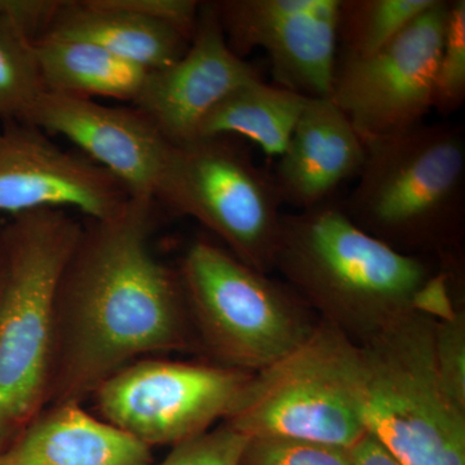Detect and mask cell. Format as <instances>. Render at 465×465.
Returning a JSON list of instances; mask_svg holds the SVG:
<instances>
[{
	"label": "cell",
	"mask_w": 465,
	"mask_h": 465,
	"mask_svg": "<svg viewBox=\"0 0 465 465\" xmlns=\"http://www.w3.org/2000/svg\"><path fill=\"white\" fill-rule=\"evenodd\" d=\"M258 79L259 70L229 48L213 2H202L188 51L173 65L149 72L133 105L168 143L183 145L197 139L220 101Z\"/></svg>",
	"instance_id": "14"
},
{
	"label": "cell",
	"mask_w": 465,
	"mask_h": 465,
	"mask_svg": "<svg viewBox=\"0 0 465 465\" xmlns=\"http://www.w3.org/2000/svg\"><path fill=\"white\" fill-rule=\"evenodd\" d=\"M130 192L105 168L66 152L26 122L0 124V213L75 210L88 220L121 213Z\"/></svg>",
	"instance_id": "12"
},
{
	"label": "cell",
	"mask_w": 465,
	"mask_h": 465,
	"mask_svg": "<svg viewBox=\"0 0 465 465\" xmlns=\"http://www.w3.org/2000/svg\"><path fill=\"white\" fill-rule=\"evenodd\" d=\"M45 92L34 43L0 15V124L23 122Z\"/></svg>",
	"instance_id": "21"
},
{
	"label": "cell",
	"mask_w": 465,
	"mask_h": 465,
	"mask_svg": "<svg viewBox=\"0 0 465 465\" xmlns=\"http://www.w3.org/2000/svg\"><path fill=\"white\" fill-rule=\"evenodd\" d=\"M251 372L219 363L142 358L92 394L100 419L143 445L176 446L231 414Z\"/></svg>",
	"instance_id": "9"
},
{
	"label": "cell",
	"mask_w": 465,
	"mask_h": 465,
	"mask_svg": "<svg viewBox=\"0 0 465 465\" xmlns=\"http://www.w3.org/2000/svg\"><path fill=\"white\" fill-rule=\"evenodd\" d=\"M157 204L197 220L251 268L265 274L273 271L282 201L273 176L234 137L173 145Z\"/></svg>",
	"instance_id": "8"
},
{
	"label": "cell",
	"mask_w": 465,
	"mask_h": 465,
	"mask_svg": "<svg viewBox=\"0 0 465 465\" xmlns=\"http://www.w3.org/2000/svg\"><path fill=\"white\" fill-rule=\"evenodd\" d=\"M157 206L131 198L115 216L84 224L58 281L48 406L84 403L146 356L200 348L179 272L150 249Z\"/></svg>",
	"instance_id": "1"
},
{
	"label": "cell",
	"mask_w": 465,
	"mask_h": 465,
	"mask_svg": "<svg viewBox=\"0 0 465 465\" xmlns=\"http://www.w3.org/2000/svg\"><path fill=\"white\" fill-rule=\"evenodd\" d=\"M115 7L173 27L192 42L197 30L201 2L197 0H109Z\"/></svg>",
	"instance_id": "26"
},
{
	"label": "cell",
	"mask_w": 465,
	"mask_h": 465,
	"mask_svg": "<svg viewBox=\"0 0 465 465\" xmlns=\"http://www.w3.org/2000/svg\"><path fill=\"white\" fill-rule=\"evenodd\" d=\"M274 269L321 321L357 345L415 311L433 277L418 255L369 234L332 201L282 216Z\"/></svg>",
	"instance_id": "2"
},
{
	"label": "cell",
	"mask_w": 465,
	"mask_h": 465,
	"mask_svg": "<svg viewBox=\"0 0 465 465\" xmlns=\"http://www.w3.org/2000/svg\"><path fill=\"white\" fill-rule=\"evenodd\" d=\"M436 0H341L338 42L342 57L381 51Z\"/></svg>",
	"instance_id": "20"
},
{
	"label": "cell",
	"mask_w": 465,
	"mask_h": 465,
	"mask_svg": "<svg viewBox=\"0 0 465 465\" xmlns=\"http://www.w3.org/2000/svg\"><path fill=\"white\" fill-rule=\"evenodd\" d=\"M433 361L446 396L465 411V314L460 309L436 318Z\"/></svg>",
	"instance_id": "24"
},
{
	"label": "cell",
	"mask_w": 465,
	"mask_h": 465,
	"mask_svg": "<svg viewBox=\"0 0 465 465\" xmlns=\"http://www.w3.org/2000/svg\"><path fill=\"white\" fill-rule=\"evenodd\" d=\"M177 272L198 347L219 365L258 372L298 347L316 326L289 284L211 242H194Z\"/></svg>",
	"instance_id": "6"
},
{
	"label": "cell",
	"mask_w": 465,
	"mask_h": 465,
	"mask_svg": "<svg viewBox=\"0 0 465 465\" xmlns=\"http://www.w3.org/2000/svg\"><path fill=\"white\" fill-rule=\"evenodd\" d=\"M360 347L318 321L298 347L253 372L224 423L247 437L351 449L367 432Z\"/></svg>",
	"instance_id": "5"
},
{
	"label": "cell",
	"mask_w": 465,
	"mask_h": 465,
	"mask_svg": "<svg viewBox=\"0 0 465 465\" xmlns=\"http://www.w3.org/2000/svg\"><path fill=\"white\" fill-rule=\"evenodd\" d=\"M309 97L262 79L242 84L208 113L198 130L201 137H244L268 157L280 158Z\"/></svg>",
	"instance_id": "19"
},
{
	"label": "cell",
	"mask_w": 465,
	"mask_h": 465,
	"mask_svg": "<svg viewBox=\"0 0 465 465\" xmlns=\"http://www.w3.org/2000/svg\"><path fill=\"white\" fill-rule=\"evenodd\" d=\"M465 100V2H450L448 26L434 87L433 109L457 112Z\"/></svg>",
	"instance_id": "22"
},
{
	"label": "cell",
	"mask_w": 465,
	"mask_h": 465,
	"mask_svg": "<svg viewBox=\"0 0 465 465\" xmlns=\"http://www.w3.org/2000/svg\"><path fill=\"white\" fill-rule=\"evenodd\" d=\"M5 243H3L2 228H0V295H2L3 282H5Z\"/></svg>",
	"instance_id": "29"
},
{
	"label": "cell",
	"mask_w": 465,
	"mask_h": 465,
	"mask_svg": "<svg viewBox=\"0 0 465 465\" xmlns=\"http://www.w3.org/2000/svg\"><path fill=\"white\" fill-rule=\"evenodd\" d=\"M349 458L351 465H402L369 432L349 449Z\"/></svg>",
	"instance_id": "28"
},
{
	"label": "cell",
	"mask_w": 465,
	"mask_h": 465,
	"mask_svg": "<svg viewBox=\"0 0 465 465\" xmlns=\"http://www.w3.org/2000/svg\"><path fill=\"white\" fill-rule=\"evenodd\" d=\"M64 0H0L3 15L33 43L42 38Z\"/></svg>",
	"instance_id": "27"
},
{
	"label": "cell",
	"mask_w": 465,
	"mask_h": 465,
	"mask_svg": "<svg viewBox=\"0 0 465 465\" xmlns=\"http://www.w3.org/2000/svg\"><path fill=\"white\" fill-rule=\"evenodd\" d=\"M23 122L65 137L124 183L131 197L157 203L173 143L139 109L45 92Z\"/></svg>",
	"instance_id": "13"
},
{
	"label": "cell",
	"mask_w": 465,
	"mask_h": 465,
	"mask_svg": "<svg viewBox=\"0 0 465 465\" xmlns=\"http://www.w3.org/2000/svg\"><path fill=\"white\" fill-rule=\"evenodd\" d=\"M344 210L363 231L401 252H445L463 235L465 142L458 128L421 124L366 143Z\"/></svg>",
	"instance_id": "4"
},
{
	"label": "cell",
	"mask_w": 465,
	"mask_h": 465,
	"mask_svg": "<svg viewBox=\"0 0 465 465\" xmlns=\"http://www.w3.org/2000/svg\"><path fill=\"white\" fill-rule=\"evenodd\" d=\"M365 157V143L339 106L330 97L309 99L272 176L282 204L305 211L331 201Z\"/></svg>",
	"instance_id": "15"
},
{
	"label": "cell",
	"mask_w": 465,
	"mask_h": 465,
	"mask_svg": "<svg viewBox=\"0 0 465 465\" xmlns=\"http://www.w3.org/2000/svg\"><path fill=\"white\" fill-rule=\"evenodd\" d=\"M2 228L0 451L50 400L58 281L84 224L65 211L11 217Z\"/></svg>",
	"instance_id": "3"
},
{
	"label": "cell",
	"mask_w": 465,
	"mask_h": 465,
	"mask_svg": "<svg viewBox=\"0 0 465 465\" xmlns=\"http://www.w3.org/2000/svg\"><path fill=\"white\" fill-rule=\"evenodd\" d=\"M34 51L51 94L134 103L149 73L91 43L42 38L34 42Z\"/></svg>",
	"instance_id": "18"
},
{
	"label": "cell",
	"mask_w": 465,
	"mask_h": 465,
	"mask_svg": "<svg viewBox=\"0 0 465 465\" xmlns=\"http://www.w3.org/2000/svg\"><path fill=\"white\" fill-rule=\"evenodd\" d=\"M152 463L149 446L91 415L82 403L45 407L0 451V465Z\"/></svg>",
	"instance_id": "16"
},
{
	"label": "cell",
	"mask_w": 465,
	"mask_h": 465,
	"mask_svg": "<svg viewBox=\"0 0 465 465\" xmlns=\"http://www.w3.org/2000/svg\"><path fill=\"white\" fill-rule=\"evenodd\" d=\"M449 8L436 0L381 51L338 58L330 99L363 143L410 133L433 109Z\"/></svg>",
	"instance_id": "10"
},
{
	"label": "cell",
	"mask_w": 465,
	"mask_h": 465,
	"mask_svg": "<svg viewBox=\"0 0 465 465\" xmlns=\"http://www.w3.org/2000/svg\"><path fill=\"white\" fill-rule=\"evenodd\" d=\"M249 437L223 421L200 434L173 446L159 463L149 465H237Z\"/></svg>",
	"instance_id": "25"
},
{
	"label": "cell",
	"mask_w": 465,
	"mask_h": 465,
	"mask_svg": "<svg viewBox=\"0 0 465 465\" xmlns=\"http://www.w3.org/2000/svg\"><path fill=\"white\" fill-rule=\"evenodd\" d=\"M237 465H351L349 450L308 440L249 437Z\"/></svg>",
	"instance_id": "23"
},
{
	"label": "cell",
	"mask_w": 465,
	"mask_h": 465,
	"mask_svg": "<svg viewBox=\"0 0 465 465\" xmlns=\"http://www.w3.org/2000/svg\"><path fill=\"white\" fill-rule=\"evenodd\" d=\"M229 48L268 54L278 87L309 99L331 96L338 63L341 0L213 2Z\"/></svg>",
	"instance_id": "11"
},
{
	"label": "cell",
	"mask_w": 465,
	"mask_h": 465,
	"mask_svg": "<svg viewBox=\"0 0 465 465\" xmlns=\"http://www.w3.org/2000/svg\"><path fill=\"white\" fill-rule=\"evenodd\" d=\"M434 323L415 309L358 345L367 432L402 465H465V411L440 387Z\"/></svg>",
	"instance_id": "7"
},
{
	"label": "cell",
	"mask_w": 465,
	"mask_h": 465,
	"mask_svg": "<svg viewBox=\"0 0 465 465\" xmlns=\"http://www.w3.org/2000/svg\"><path fill=\"white\" fill-rule=\"evenodd\" d=\"M42 38L91 43L148 72L173 65L191 45L173 27L115 7L109 0H64Z\"/></svg>",
	"instance_id": "17"
}]
</instances>
